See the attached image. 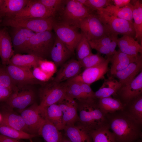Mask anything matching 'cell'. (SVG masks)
I'll return each instance as SVG.
<instances>
[{"mask_svg": "<svg viewBox=\"0 0 142 142\" xmlns=\"http://www.w3.org/2000/svg\"><path fill=\"white\" fill-rule=\"evenodd\" d=\"M107 125L114 134L116 142H134L142 137V125L124 110L107 114Z\"/></svg>", "mask_w": 142, "mask_h": 142, "instance_id": "obj_1", "label": "cell"}, {"mask_svg": "<svg viewBox=\"0 0 142 142\" xmlns=\"http://www.w3.org/2000/svg\"><path fill=\"white\" fill-rule=\"evenodd\" d=\"M78 103L77 124L89 131L107 125V115L99 107L97 99L78 102Z\"/></svg>", "mask_w": 142, "mask_h": 142, "instance_id": "obj_2", "label": "cell"}, {"mask_svg": "<svg viewBox=\"0 0 142 142\" xmlns=\"http://www.w3.org/2000/svg\"><path fill=\"white\" fill-rule=\"evenodd\" d=\"M56 37L52 31L36 33L30 38L25 53L45 59L50 55Z\"/></svg>", "mask_w": 142, "mask_h": 142, "instance_id": "obj_3", "label": "cell"}, {"mask_svg": "<svg viewBox=\"0 0 142 142\" xmlns=\"http://www.w3.org/2000/svg\"><path fill=\"white\" fill-rule=\"evenodd\" d=\"M59 13L60 21L76 28H79L81 19L94 13L77 0H66L63 8Z\"/></svg>", "mask_w": 142, "mask_h": 142, "instance_id": "obj_4", "label": "cell"}, {"mask_svg": "<svg viewBox=\"0 0 142 142\" xmlns=\"http://www.w3.org/2000/svg\"><path fill=\"white\" fill-rule=\"evenodd\" d=\"M55 20V17H52L25 19L4 17L2 24L5 26L25 28L36 33L52 31Z\"/></svg>", "mask_w": 142, "mask_h": 142, "instance_id": "obj_5", "label": "cell"}, {"mask_svg": "<svg viewBox=\"0 0 142 142\" xmlns=\"http://www.w3.org/2000/svg\"><path fill=\"white\" fill-rule=\"evenodd\" d=\"M96 13L110 33L128 35L133 37H135V32L133 21L119 18L107 12L101 10L97 11Z\"/></svg>", "mask_w": 142, "mask_h": 142, "instance_id": "obj_6", "label": "cell"}, {"mask_svg": "<svg viewBox=\"0 0 142 142\" xmlns=\"http://www.w3.org/2000/svg\"><path fill=\"white\" fill-rule=\"evenodd\" d=\"M66 84L52 80L43 84L39 90V108L57 103L66 95Z\"/></svg>", "mask_w": 142, "mask_h": 142, "instance_id": "obj_7", "label": "cell"}, {"mask_svg": "<svg viewBox=\"0 0 142 142\" xmlns=\"http://www.w3.org/2000/svg\"><path fill=\"white\" fill-rule=\"evenodd\" d=\"M79 28L88 41L99 39L111 34L96 13L92 14L81 19Z\"/></svg>", "mask_w": 142, "mask_h": 142, "instance_id": "obj_8", "label": "cell"}, {"mask_svg": "<svg viewBox=\"0 0 142 142\" xmlns=\"http://www.w3.org/2000/svg\"><path fill=\"white\" fill-rule=\"evenodd\" d=\"M77 29L56 20L53 28L56 36L73 54L76 45L82 35V33L79 32Z\"/></svg>", "mask_w": 142, "mask_h": 142, "instance_id": "obj_9", "label": "cell"}, {"mask_svg": "<svg viewBox=\"0 0 142 142\" xmlns=\"http://www.w3.org/2000/svg\"><path fill=\"white\" fill-rule=\"evenodd\" d=\"M5 67L13 82L19 88L31 85L43 84L42 83H44L36 79L30 69L10 64Z\"/></svg>", "mask_w": 142, "mask_h": 142, "instance_id": "obj_10", "label": "cell"}, {"mask_svg": "<svg viewBox=\"0 0 142 142\" xmlns=\"http://www.w3.org/2000/svg\"><path fill=\"white\" fill-rule=\"evenodd\" d=\"M111 56L108 57L104 61L98 65L85 69L82 73L69 80L90 85L100 79L104 78V75L109 70L108 65Z\"/></svg>", "mask_w": 142, "mask_h": 142, "instance_id": "obj_11", "label": "cell"}, {"mask_svg": "<svg viewBox=\"0 0 142 142\" xmlns=\"http://www.w3.org/2000/svg\"><path fill=\"white\" fill-rule=\"evenodd\" d=\"M55 16L38 0H29L23 9L13 18L25 19L55 17Z\"/></svg>", "mask_w": 142, "mask_h": 142, "instance_id": "obj_12", "label": "cell"}, {"mask_svg": "<svg viewBox=\"0 0 142 142\" xmlns=\"http://www.w3.org/2000/svg\"><path fill=\"white\" fill-rule=\"evenodd\" d=\"M66 83V95L77 100L78 102L95 98L94 92L90 85L69 80Z\"/></svg>", "mask_w": 142, "mask_h": 142, "instance_id": "obj_13", "label": "cell"}, {"mask_svg": "<svg viewBox=\"0 0 142 142\" xmlns=\"http://www.w3.org/2000/svg\"><path fill=\"white\" fill-rule=\"evenodd\" d=\"M118 92L124 105L142 95V71L130 82L122 85Z\"/></svg>", "mask_w": 142, "mask_h": 142, "instance_id": "obj_14", "label": "cell"}, {"mask_svg": "<svg viewBox=\"0 0 142 142\" xmlns=\"http://www.w3.org/2000/svg\"><path fill=\"white\" fill-rule=\"evenodd\" d=\"M26 86L13 92L5 102L10 107L23 109L32 104L35 97L32 90Z\"/></svg>", "mask_w": 142, "mask_h": 142, "instance_id": "obj_15", "label": "cell"}, {"mask_svg": "<svg viewBox=\"0 0 142 142\" xmlns=\"http://www.w3.org/2000/svg\"><path fill=\"white\" fill-rule=\"evenodd\" d=\"M38 105L34 104L22 112L21 116L27 126L30 134L39 136V130L44 120L41 115Z\"/></svg>", "mask_w": 142, "mask_h": 142, "instance_id": "obj_16", "label": "cell"}, {"mask_svg": "<svg viewBox=\"0 0 142 142\" xmlns=\"http://www.w3.org/2000/svg\"><path fill=\"white\" fill-rule=\"evenodd\" d=\"M57 103L63 114L64 128L66 125L75 124L78 121V103L75 99L65 95Z\"/></svg>", "mask_w": 142, "mask_h": 142, "instance_id": "obj_17", "label": "cell"}, {"mask_svg": "<svg viewBox=\"0 0 142 142\" xmlns=\"http://www.w3.org/2000/svg\"><path fill=\"white\" fill-rule=\"evenodd\" d=\"M10 33L15 54L25 53L26 45L30 38L35 33L28 29L11 27Z\"/></svg>", "mask_w": 142, "mask_h": 142, "instance_id": "obj_18", "label": "cell"}, {"mask_svg": "<svg viewBox=\"0 0 142 142\" xmlns=\"http://www.w3.org/2000/svg\"><path fill=\"white\" fill-rule=\"evenodd\" d=\"M61 66L53 80L59 83L67 81L79 74L82 68L79 62L74 59L66 61Z\"/></svg>", "mask_w": 142, "mask_h": 142, "instance_id": "obj_19", "label": "cell"}, {"mask_svg": "<svg viewBox=\"0 0 142 142\" xmlns=\"http://www.w3.org/2000/svg\"><path fill=\"white\" fill-rule=\"evenodd\" d=\"M38 108L43 118L53 124L59 130H63V114L57 103L41 108Z\"/></svg>", "mask_w": 142, "mask_h": 142, "instance_id": "obj_20", "label": "cell"}, {"mask_svg": "<svg viewBox=\"0 0 142 142\" xmlns=\"http://www.w3.org/2000/svg\"><path fill=\"white\" fill-rule=\"evenodd\" d=\"M142 56L140 55L136 61L130 63L113 75L118 79L122 85H124L134 79L142 71Z\"/></svg>", "mask_w": 142, "mask_h": 142, "instance_id": "obj_21", "label": "cell"}, {"mask_svg": "<svg viewBox=\"0 0 142 142\" xmlns=\"http://www.w3.org/2000/svg\"><path fill=\"white\" fill-rule=\"evenodd\" d=\"M14 54L9 32L5 28L0 29V57L2 65H8Z\"/></svg>", "mask_w": 142, "mask_h": 142, "instance_id": "obj_22", "label": "cell"}, {"mask_svg": "<svg viewBox=\"0 0 142 142\" xmlns=\"http://www.w3.org/2000/svg\"><path fill=\"white\" fill-rule=\"evenodd\" d=\"M63 130L65 136L72 142H92L89 131L78 124L67 125Z\"/></svg>", "mask_w": 142, "mask_h": 142, "instance_id": "obj_23", "label": "cell"}, {"mask_svg": "<svg viewBox=\"0 0 142 142\" xmlns=\"http://www.w3.org/2000/svg\"><path fill=\"white\" fill-rule=\"evenodd\" d=\"M73 54L65 45L56 36L50 55L57 67L61 66Z\"/></svg>", "mask_w": 142, "mask_h": 142, "instance_id": "obj_24", "label": "cell"}, {"mask_svg": "<svg viewBox=\"0 0 142 142\" xmlns=\"http://www.w3.org/2000/svg\"><path fill=\"white\" fill-rule=\"evenodd\" d=\"M140 55L136 56L130 55L121 52L119 49L111 56L110 72L113 75L117 72L122 70L129 64L136 61Z\"/></svg>", "mask_w": 142, "mask_h": 142, "instance_id": "obj_25", "label": "cell"}, {"mask_svg": "<svg viewBox=\"0 0 142 142\" xmlns=\"http://www.w3.org/2000/svg\"><path fill=\"white\" fill-rule=\"evenodd\" d=\"M117 45L121 52L127 54L136 56L142 54V45L131 36L123 35L118 39Z\"/></svg>", "mask_w": 142, "mask_h": 142, "instance_id": "obj_26", "label": "cell"}, {"mask_svg": "<svg viewBox=\"0 0 142 142\" xmlns=\"http://www.w3.org/2000/svg\"><path fill=\"white\" fill-rule=\"evenodd\" d=\"M29 0H3L0 7V16L13 17L27 5Z\"/></svg>", "mask_w": 142, "mask_h": 142, "instance_id": "obj_27", "label": "cell"}, {"mask_svg": "<svg viewBox=\"0 0 142 142\" xmlns=\"http://www.w3.org/2000/svg\"><path fill=\"white\" fill-rule=\"evenodd\" d=\"M0 124L29 133V130L21 115L10 112L2 113Z\"/></svg>", "mask_w": 142, "mask_h": 142, "instance_id": "obj_28", "label": "cell"}, {"mask_svg": "<svg viewBox=\"0 0 142 142\" xmlns=\"http://www.w3.org/2000/svg\"><path fill=\"white\" fill-rule=\"evenodd\" d=\"M40 59L42 58L31 54H15L10 60L9 64L31 69L38 66V62Z\"/></svg>", "mask_w": 142, "mask_h": 142, "instance_id": "obj_29", "label": "cell"}, {"mask_svg": "<svg viewBox=\"0 0 142 142\" xmlns=\"http://www.w3.org/2000/svg\"><path fill=\"white\" fill-rule=\"evenodd\" d=\"M130 3L134 20V27L135 32V38L142 45V3L138 0L131 1Z\"/></svg>", "mask_w": 142, "mask_h": 142, "instance_id": "obj_30", "label": "cell"}, {"mask_svg": "<svg viewBox=\"0 0 142 142\" xmlns=\"http://www.w3.org/2000/svg\"><path fill=\"white\" fill-rule=\"evenodd\" d=\"M122 85L117 80L111 77L105 79L102 85L94 92V96L97 99L111 97L118 92Z\"/></svg>", "mask_w": 142, "mask_h": 142, "instance_id": "obj_31", "label": "cell"}, {"mask_svg": "<svg viewBox=\"0 0 142 142\" xmlns=\"http://www.w3.org/2000/svg\"><path fill=\"white\" fill-rule=\"evenodd\" d=\"M44 119L39 135L43 138L44 142H60L63 136L61 133L53 124Z\"/></svg>", "mask_w": 142, "mask_h": 142, "instance_id": "obj_32", "label": "cell"}, {"mask_svg": "<svg viewBox=\"0 0 142 142\" xmlns=\"http://www.w3.org/2000/svg\"><path fill=\"white\" fill-rule=\"evenodd\" d=\"M99 106L105 114L123 110L124 105L119 100L111 97L98 99Z\"/></svg>", "mask_w": 142, "mask_h": 142, "instance_id": "obj_33", "label": "cell"}, {"mask_svg": "<svg viewBox=\"0 0 142 142\" xmlns=\"http://www.w3.org/2000/svg\"><path fill=\"white\" fill-rule=\"evenodd\" d=\"M127 109L124 110L131 118L140 124H142V95L125 105Z\"/></svg>", "mask_w": 142, "mask_h": 142, "instance_id": "obj_34", "label": "cell"}, {"mask_svg": "<svg viewBox=\"0 0 142 142\" xmlns=\"http://www.w3.org/2000/svg\"><path fill=\"white\" fill-rule=\"evenodd\" d=\"M89 132L92 142H116L115 136L107 124Z\"/></svg>", "mask_w": 142, "mask_h": 142, "instance_id": "obj_35", "label": "cell"}, {"mask_svg": "<svg viewBox=\"0 0 142 142\" xmlns=\"http://www.w3.org/2000/svg\"><path fill=\"white\" fill-rule=\"evenodd\" d=\"M100 10L107 12L119 18L133 21L132 11L130 3L128 6L122 7L118 8L112 5Z\"/></svg>", "mask_w": 142, "mask_h": 142, "instance_id": "obj_36", "label": "cell"}, {"mask_svg": "<svg viewBox=\"0 0 142 142\" xmlns=\"http://www.w3.org/2000/svg\"><path fill=\"white\" fill-rule=\"evenodd\" d=\"M0 134L18 140L21 139L30 140L34 137L38 136L37 135L31 134L0 124Z\"/></svg>", "mask_w": 142, "mask_h": 142, "instance_id": "obj_37", "label": "cell"}, {"mask_svg": "<svg viewBox=\"0 0 142 142\" xmlns=\"http://www.w3.org/2000/svg\"><path fill=\"white\" fill-rule=\"evenodd\" d=\"M82 33V37L77 43L75 49L77 57L79 61L93 53L88 40Z\"/></svg>", "mask_w": 142, "mask_h": 142, "instance_id": "obj_38", "label": "cell"}, {"mask_svg": "<svg viewBox=\"0 0 142 142\" xmlns=\"http://www.w3.org/2000/svg\"><path fill=\"white\" fill-rule=\"evenodd\" d=\"M0 87L10 89L14 92L19 89L9 74L5 66L4 65H0Z\"/></svg>", "mask_w": 142, "mask_h": 142, "instance_id": "obj_39", "label": "cell"}, {"mask_svg": "<svg viewBox=\"0 0 142 142\" xmlns=\"http://www.w3.org/2000/svg\"><path fill=\"white\" fill-rule=\"evenodd\" d=\"M106 59L100 54L92 53L79 62L82 68L85 69L98 65Z\"/></svg>", "mask_w": 142, "mask_h": 142, "instance_id": "obj_40", "label": "cell"}, {"mask_svg": "<svg viewBox=\"0 0 142 142\" xmlns=\"http://www.w3.org/2000/svg\"><path fill=\"white\" fill-rule=\"evenodd\" d=\"M45 7L55 16L63 8L66 0H38Z\"/></svg>", "mask_w": 142, "mask_h": 142, "instance_id": "obj_41", "label": "cell"}, {"mask_svg": "<svg viewBox=\"0 0 142 142\" xmlns=\"http://www.w3.org/2000/svg\"><path fill=\"white\" fill-rule=\"evenodd\" d=\"M43 71L52 77L56 72L57 67L54 63L46 59H40L38 66Z\"/></svg>", "mask_w": 142, "mask_h": 142, "instance_id": "obj_42", "label": "cell"}, {"mask_svg": "<svg viewBox=\"0 0 142 142\" xmlns=\"http://www.w3.org/2000/svg\"><path fill=\"white\" fill-rule=\"evenodd\" d=\"M88 7L94 11H98L112 5L111 0H88Z\"/></svg>", "mask_w": 142, "mask_h": 142, "instance_id": "obj_43", "label": "cell"}, {"mask_svg": "<svg viewBox=\"0 0 142 142\" xmlns=\"http://www.w3.org/2000/svg\"><path fill=\"white\" fill-rule=\"evenodd\" d=\"M32 72L35 78L42 82L48 81L52 77L51 76L43 71L38 67L33 68Z\"/></svg>", "mask_w": 142, "mask_h": 142, "instance_id": "obj_44", "label": "cell"}, {"mask_svg": "<svg viewBox=\"0 0 142 142\" xmlns=\"http://www.w3.org/2000/svg\"><path fill=\"white\" fill-rule=\"evenodd\" d=\"M114 34H111L104 36L98 39L88 41L92 43L106 46L109 48Z\"/></svg>", "mask_w": 142, "mask_h": 142, "instance_id": "obj_45", "label": "cell"}, {"mask_svg": "<svg viewBox=\"0 0 142 142\" xmlns=\"http://www.w3.org/2000/svg\"><path fill=\"white\" fill-rule=\"evenodd\" d=\"M89 43L91 48L95 49L99 53L105 54L107 57L111 56L109 47Z\"/></svg>", "mask_w": 142, "mask_h": 142, "instance_id": "obj_46", "label": "cell"}, {"mask_svg": "<svg viewBox=\"0 0 142 142\" xmlns=\"http://www.w3.org/2000/svg\"><path fill=\"white\" fill-rule=\"evenodd\" d=\"M13 92L10 89L0 87V102H6Z\"/></svg>", "mask_w": 142, "mask_h": 142, "instance_id": "obj_47", "label": "cell"}, {"mask_svg": "<svg viewBox=\"0 0 142 142\" xmlns=\"http://www.w3.org/2000/svg\"><path fill=\"white\" fill-rule=\"evenodd\" d=\"M130 0H113L115 6L117 7L121 8L128 6L130 3Z\"/></svg>", "mask_w": 142, "mask_h": 142, "instance_id": "obj_48", "label": "cell"}, {"mask_svg": "<svg viewBox=\"0 0 142 142\" xmlns=\"http://www.w3.org/2000/svg\"><path fill=\"white\" fill-rule=\"evenodd\" d=\"M0 142H20L18 140L11 138L0 134Z\"/></svg>", "mask_w": 142, "mask_h": 142, "instance_id": "obj_49", "label": "cell"}, {"mask_svg": "<svg viewBox=\"0 0 142 142\" xmlns=\"http://www.w3.org/2000/svg\"><path fill=\"white\" fill-rule=\"evenodd\" d=\"M60 142H72L69 140L65 136H63Z\"/></svg>", "mask_w": 142, "mask_h": 142, "instance_id": "obj_50", "label": "cell"}, {"mask_svg": "<svg viewBox=\"0 0 142 142\" xmlns=\"http://www.w3.org/2000/svg\"><path fill=\"white\" fill-rule=\"evenodd\" d=\"M3 0H0V7L2 3Z\"/></svg>", "mask_w": 142, "mask_h": 142, "instance_id": "obj_51", "label": "cell"}, {"mask_svg": "<svg viewBox=\"0 0 142 142\" xmlns=\"http://www.w3.org/2000/svg\"><path fill=\"white\" fill-rule=\"evenodd\" d=\"M31 142H33L31 139L30 140Z\"/></svg>", "mask_w": 142, "mask_h": 142, "instance_id": "obj_52", "label": "cell"}, {"mask_svg": "<svg viewBox=\"0 0 142 142\" xmlns=\"http://www.w3.org/2000/svg\"></svg>", "mask_w": 142, "mask_h": 142, "instance_id": "obj_53", "label": "cell"}]
</instances>
